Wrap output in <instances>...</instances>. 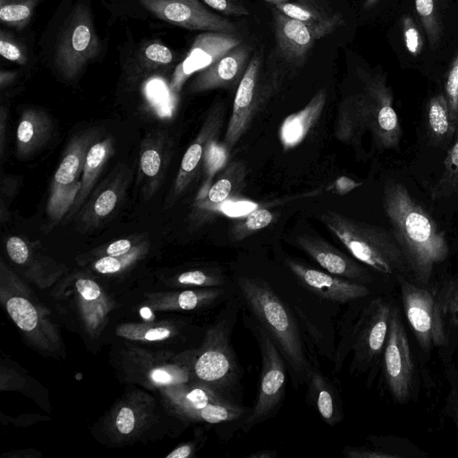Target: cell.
Returning <instances> with one entry per match:
<instances>
[{"mask_svg": "<svg viewBox=\"0 0 458 458\" xmlns=\"http://www.w3.org/2000/svg\"><path fill=\"white\" fill-rule=\"evenodd\" d=\"M256 337L260 347L262 369L256 403L244 421L248 430L267 420L280 404L284 393L285 366L278 347L259 326L255 327Z\"/></svg>", "mask_w": 458, "mask_h": 458, "instance_id": "9c48e42d", "label": "cell"}, {"mask_svg": "<svg viewBox=\"0 0 458 458\" xmlns=\"http://www.w3.org/2000/svg\"><path fill=\"white\" fill-rule=\"evenodd\" d=\"M445 96L447 100L458 137V54L451 64L445 83Z\"/></svg>", "mask_w": 458, "mask_h": 458, "instance_id": "836d02e7", "label": "cell"}, {"mask_svg": "<svg viewBox=\"0 0 458 458\" xmlns=\"http://www.w3.org/2000/svg\"><path fill=\"white\" fill-rule=\"evenodd\" d=\"M6 250L11 259L16 264H23L28 259L29 249L20 237H10L6 242Z\"/></svg>", "mask_w": 458, "mask_h": 458, "instance_id": "ab89813d", "label": "cell"}, {"mask_svg": "<svg viewBox=\"0 0 458 458\" xmlns=\"http://www.w3.org/2000/svg\"><path fill=\"white\" fill-rule=\"evenodd\" d=\"M327 102V90L318 89L300 111L290 114L283 122L279 136L284 149L299 145L320 118Z\"/></svg>", "mask_w": 458, "mask_h": 458, "instance_id": "ffe728a7", "label": "cell"}, {"mask_svg": "<svg viewBox=\"0 0 458 458\" xmlns=\"http://www.w3.org/2000/svg\"><path fill=\"white\" fill-rule=\"evenodd\" d=\"M97 35L89 8L78 3L65 19L54 53V63L66 79L74 78L98 54Z\"/></svg>", "mask_w": 458, "mask_h": 458, "instance_id": "52a82bcc", "label": "cell"}, {"mask_svg": "<svg viewBox=\"0 0 458 458\" xmlns=\"http://www.w3.org/2000/svg\"><path fill=\"white\" fill-rule=\"evenodd\" d=\"M76 288L81 296L88 301L96 300L100 295L99 286L89 279L77 280Z\"/></svg>", "mask_w": 458, "mask_h": 458, "instance_id": "f6af8a7d", "label": "cell"}, {"mask_svg": "<svg viewBox=\"0 0 458 458\" xmlns=\"http://www.w3.org/2000/svg\"><path fill=\"white\" fill-rule=\"evenodd\" d=\"M0 54L4 59L18 64H25L28 61L24 46L4 30L0 31Z\"/></svg>", "mask_w": 458, "mask_h": 458, "instance_id": "e575fe53", "label": "cell"}, {"mask_svg": "<svg viewBox=\"0 0 458 458\" xmlns=\"http://www.w3.org/2000/svg\"><path fill=\"white\" fill-rule=\"evenodd\" d=\"M158 19L191 30L235 33L229 20L209 11L199 0H140Z\"/></svg>", "mask_w": 458, "mask_h": 458, "instance_id": "4fadbf2b", "label": "cell"}, {"mask_svg": "<svg viewBox=\"0 0 458 458\" xmlns=\"http://www.w3.org/2000/svg\"><path fill=\"white\" fill-rule=\"evenodd\" d=\"M455 195H458V137L448 148L444 160L443 171L431 191L433 199Z\"/></svg>", "mask_w": 458, "mask_h": 458, "instance_id": "cb8c5ba5", "label": "cell"}, {"mask_svg": "<svg viewBox=\"0 0 458 458\" xmlns=\"http://www.w3.org/2000/svg\"><path fill=\"white\" fill-rule=\"evenodd\" d=\"M394 300L377 296L360 313L352 337L353 366L360 370L374 367L382 360Z\"/></svg>", "mask_w": 458, "mask_h": 458, "instance_id": "ba28073f", "label": "cell"}, {"mask_svg": "<svg viewBox=\"0 0 458 458\" xmlns=\"http://www.w3.org/2000/svg\"><path fill=\"white\" fill-rule=\"evenodd\" d=\"M403 30L407 50L413 56L419 55L423 48V38L411 17L403 18Z\"/></svg>", "mask_w": 458, "mask_h": 458, "instance_id": "8d00e7d4", "label": "cell"}, {"mask_svg": "<svg viewBox=\"0 0 458 458\" xmlns=\"http://www.w3.org/2000/svg\"><path fill=\"white\" fill-rule=\"evenodd\" d=\"M174 60L173 51L160 41L142 44L131 59V70L138 75L151 74L170 65Z\"/></svg>", "mask_w": 458, "mask_h": 458, "instance_id": "7402d4cb", "label": "cell"}, {"mask_svg": "<svg viewBox=\"0 0 458 458\" xmlns=\"http://www.w3.org/2000/svg\"><path fill=\"white\" fill-rule=\"evenodd\" d=\"M134 422L133 411L128 407L122 408L116 418V427L118 430L122 434H129L134 428Z\"/></svg>", "mask_w": 458, "mask_h": 458, "instance_id": "bcb514c9", "label": "cell"}, {"mask_svg": "<svg viewBox=\"0 0 458 458\" xmlns=\"http://www.w3.org/2000/svg\"><path fill=\"white\" fill-rule=\"evenodd\" d=\"M425 126L430 142L440 148L450 145L456 130L445 94L433 96L427 103Z\"/></svg>", "mask_w": 458, "mask_h": 458, "instance_id": "44dd1931", "label": "cell"}, {"mask_svg": "<svg viewBox=\"0 0 458 458\" xmlns=\"http://www.w3.org/2000/svg\"><path fill=\"white\" fill-rule=\"evenodd\" d=\"M274 8L290 18L308 24L322 22L331 15L312 4L301 2H286L274 5Z\"/></svg>", "mask_w": 458, "mask_h": 458, "instance_id": "f1b7e54d", "label": "cell"}, {"mask_svg": "<svg viewBox=\"0 0 458 458\" xmlns=\"http://www.w3.org/2000/svg\"><path fill=\"white\" fill-rule=\"evenodd\" d=\"M286 265L307 289L326 300L346 303L371 293L369 285L310 267L297 260L287 259Z\"/></svg>", "mask_w": 458, "mask_h": 458, "instance_id": "9a60e30c", "label": "cell"}, {"mask_svg": "<svg viewBox=\"0 0 458 458\" xmlns=\"http://www.w3.org/2000/svg\"><path fill=\"white\" fill-rule=\"evenodd\" d=\"M296 242L325 271L366 285L373 283V277L368 269L325 240L301 235L296 238Z\"/></svg>", "mask_w": 458, "mask_h": 458, "instance_id": "e0dca14e", "label": "cell"}, {"mask_svg": "<svg viewBox=\"0 0 458 458\" xmlns=\"http://www.w3.org/2000/svg\"><path fill=\"white\" fill-rule=\"evenodd\" d=\"M95 268L103 274L115 273L120 270L121 262L116 257L108 255L99 259L95 263Z\"/></svg>", "mask_w": 458, "mask_h": 458, "instance_id": "7dc6e473", "label": "cell"}, {"mask_svg": "<svg viewBox=\"0 0 458 458\" xmlns=\"http://www.w3.org/2000/svg\"><path fill=\"white\" fill-rule=\"evenodd\" d=\"M7 311L13 322L22 330L30 331L38 324V314L33 305L24 298L12 297L6 302Z\"/></svg>", "mask_w": 458, "mask_h": 458, "instance_id": "f546056e", "label": "cell"}, {"mask_svg": "<svg viewBox=\"0 0 458 458\" xmlns=\"http://www.w3.org/2000/svg\"><path fill=\"white\" fill-rule=\"evenodd\" d=\"M310 389L316 408L324 421L335 426L342 419L338 397L327 379L319 372H314L310 378Z\"/></svg>", "mask_w": 458, "mask_h": 458, "instance_id": "603a6c76", "label": "cell"}, {"mask_svg": "<svg viewBox=\"0 0 458 458\" xmlns=\"http://www.w3.org/2000/svg\"><path fill=\"white\" fill-rule=\"evenodd\" d=\"M415 9L431 47H436L442 31L438 0H415Z\"/></svg>", "mask_w": 458, "mask_h": 458, "instance_id": "4316f807", "label": "cell"}, {"mask_svg": "<svg viewBox=\"0 0 458 458\" xmlns=\"http://www.w3.org/2000/svg\"><path fill=\"white\" fill-rule=\"evenodd\" d=\"M445 368L449 386L445 412L453 420L458 434V369L453 362L445 365Z\"/></svg>", "mask_w": 458, "mask_h": 458, "instance_id": "d6a6232c", "label": "cell"}, {"mask_svg": "<svg viewBox=\"0 0 458 458\" xmlns=\"http://www.w3.org/2000/svg\"><path fill=\"white\" fill-rule=\"evenodd\" d=\"M36 132L35 123L30 117L23 118L18 126L17 138L21 146L26 147L34 139Z\"/></svg>", "mask_w": 458, "mask_h": 458, "instance_id": "ee69618b", "label": "cell"}, {"mask_svg": "<svg viewBox=\"0 0 458 458\" xmlns=\"http://www.w3.org/2000/svg\"><path fill=\"white\" fill-rule=\"evenodd\" d=\"M280 76L276 71L264 69L260 55L251 56L240 81L233 104L223 145L231 149L246 132L254 116L279 87Z\"/></svg>", "mask_w": 458, "mask_h": 458, "instance_id": "5b68a950", "label": "cell"}, {"mask_svg": "<svg viewBox=\"0 0 458 458\" xmlns=\"http://www.w3.org/2000/svg\"><path fill=\"white\" fill-rule=\"evenodd\" d=\"M171 332L164 327L152 328L146 332L144 338L148 341L163 340L167 338Z\"/></svg>", "mask_w": 458, "mask_h": 458, "instance_id": "681fc988", "label": "cell"}, {"mask_svg": "<svg viewBox=\"0 0 458 458\" xmlns=\"http://www.w3.org/2000/svg\"><path fill=\"white\" fill-rule=\"evenodd\" d=\"M383 207L391 233L408 263L411 281L430 286L437 267L450 255L445 233L402 183H385Z\"/></svg>", "mask_w": 458, "mask_h": 458, "instance_id": "6da1fadb", "label": "cell"}, {"mask_svg": "<svg viewBox=\"0 0 458 458\" xmlns=\"http://www.w3.org/2000/svg\"><path fill=\"white\" fill-rule=\"evenodd\" d=\"M438 295L458 328V273L434 281Z\"/></svg>", "mask_w": 458, "mask_h": 458, "instance_id": "4dcf8cb0", "label": "cell"}, {"mask_svg": "<svg viewBox=\"0 0 458 458\" xmlns=\"http://www.w3.org/2000/svg\"><path fill=\"white\" fill-rule=\"evenodd\" d=\"M403 313L420 349L426 354L437 351L449 364L458 343V328L432 284L421 286L406 276H397Z\"/></svg>", "mask_w": 458, "mask_h": 458, "instance_id": "7a4b0ae2", "label": "cell"}, {"mask_svg": "<svg viewBox=\"0 0 458 458\" xmlns=\"http://www.w3.org/2000/svg\"><path fill=\"white\" fill-rule=\"evenodd\" d=\"M199 379L225 394L239 377L237 360L230 343L228 320L222 318L210 330L206 347L194 364Z\"/></svg>", "mask_w": 458, "mask_h": 458, "instance_id": "30bf717a", "label": "cell"}, {"mask_svg": "<svg viewBox=\"0 0 458 458\" xmlns=\"http://www.w3.org/2000/svg\"><path fill=\"white\" fill-rule=\"evenodd\" d=\"M38 0H0V20L10 27L22 30L34 13Z\"/></svg>", "mask_w": 458, "mask_h": 458, "instance_id": "d4e9b609", "label": "cell"}, {"mask_svg": "<svg viewBox=\"0 0 458 458\" xmlns=\"http://www.w3.org/2000/svg\"><path fill=\"white\" fill-rule=\"evenodd\" d=\"M238 285L250 311L275 342L293 372L300 377L307 375L308 361L290 310L262 279L241 276Z\"/></svg>", "mask_w": 458, "mask_h": 458, "instance_id": "277c9868", "label": "cell"}, {"mask_svg": "<svg viewBox=\"0 0 458 458\" xmlns=\"http://www.w3.org/2000/svg\"><path fill=\"white\" fill-rule=\"evenodd\" d=\"M276 454L275 452L270 450L259 451L258 453L250 454L247 455L248 458H273Z\"/></svg>", "mask_w": 458, "mask_h": 458, "instance_id": "f5cc1de1", "label": "cell"}, {"mask_svg": "<svg viewBox=\"0 0 458 458\" xmlns=\"http://www.w3.org/2000/svg\"><path fill=\"white\" fill-rule=\"evenodd\" d=\"M320 220L360 263L395 282L400 276L411 280L408 263L391 232L335 211L324 212Z\"/></svg>", "mask_w": 458, "mask_h": 458, "instance_id": "3957f363", "label": "cell"}, {"mask_svg": "<svg viewBox=\"0 0 458 458\" xmlns=\"http://www.w3.org/2000/svg\"><path fill=\"white\" fill-rule=\"evenodd\" d=\"M84 151L81 147L73 148L62 160L55 174V182L69 184L78 180V174L82 168Z\"/></svg>", "mask_w": 458, "mask_h": 458, "instance_id": "1f68e13d", "label": "cell"}, {"mask_svg": "<svg viewBox=\"0 0 458 458\" xmlns=\"http://www.w3.org/2000/svg\"><path fill=\"white\" fill-rule=\"evenodd\" d=\"M210 8L225 15L247 16L249 10L240 0H202Z\"/></svg>", "mask_w": 458, "mask_h": 458, "instance_id": "f35d334b", "label": "cell"}, {"mask_svg": "<svg viewBox=\"0 0 458 458\" xmlns=\"http://www.w3.org/2000/svg\"><path fill=\"white\" fill-rule=\"evenodd\" d=\"M241 43L242 38L235 33L204 31L197 35L186 56L174 69L171 90L179 91L191 75L210 66Z\"/></svg>", "mask_w": 458, "mask_h": 458, "instance_id": "5bb4252c", "label": "cell"}, {"mask_svg": "<svg viewBox=\"0 0 458 458\" xmlns=\"http://www.w3.org/2000/svg\"><path fill=\"white\" fill-rule=\"evenodd\" d=\"M379 0H365L363 7L364 9H369L376 4Z\"/></svg>", "mask_w": 458, "mask_h": 458, "instance_id": "9f6ffc18", "label": "cell"}, {"mask_svg": "<svg viewBox=\"0 0 458 458\" xmlns=\"http://www.w3.org/2000/svg\"><path fill=\"white\" fill-rule=\"evenodd\" d=\"M225 106L216 104L196 140L186 150L181 164L180 184L182 186L193 175L202 158L216 141L225 120Z\"/></svg>", "mask_w": 458, "mask_h": 458, "instance_id": "d6986e66", "label": "cell"}, {"mask_svg": "<svg viewBox=\"0 0 458 458\" xmlns=\"http://www.w3.org/2000/svg\"><path fill=\"white\" fill-rule=\"evenodd\" d=\"M178 282L182 284L196 286H217L225 284V278L218 274L204 272L201 270L188 271L181 274Z\"/></svg>", "mask_w": 458, "mask_h": 458, "instance_id": "d590c367", "label": "cell"}, {"mask_svg": "<svg viewBox=\"0 0 458 458\" xmlns=\"http://www.w3.org/2000/svg\"><path fill=\"white\" fill-rule=\"evenodd\" d=\"M107 155L106 142H98L94 144L86 155L84 163L83 183L89 182L93 174L100 167Z\"/></svg>", "mask_w": 458, "mask_h": 458, "instance_id": "74e56055", "label": "cell"}, {"mask_svg": "<svg viewBox=\"0 0 458 458\" xmlns=\"http://www.w3.org/2000/svg\"><path fill=\"white\" fill-rule=\"evenodd\" d=\"M117 200L116 193L108 189L104 191L97 199L94 204V211L98 216L108 215L115 207Z\"/></svg>", "mask_w": 458, "mask_h": 458, "instance_id": "60d3db41", "label": "cell"}, {"mask_svg": "<svg viewBox=\"0 0 458 458\" xmlns=\"http://www.w3.org/2000/svg\"><path fill=\"white\" fill-rule=\"evenodd\" d=\"M81 188L79 180L69 184L55 183L49 199L47 210L51 218L59 220L68 210Z\"/></svg>", "mask_w": 458, "mask_h": 458, "instance_id": "83f0119b", "label": "cell"}, {"mask_svg": "<svg viewBox=\"0 0 458 458\" xmlns=\"http://www.w3.org/2000/svg\"><path fill=\"white\" fill-rule=\"evenodd\" d=\"M152 380L158 384H170L173 382V376L163 369H156L151 371Z\"/></svg>", "mask_w": 458, "mask_h": 458, "instance_id": "f907efd6", "label": "cell"}, {"mask_svg": "<svg viewBox=\"0 0 458 458\" xmlns=\"http://www.w3.org/2000/svg\"><path fill=\"white\" fill-rule=\"evenodd\" d=\"M273 18L277 47L284 59L294 65L303 63L317 40L328 36L344 23L340 13H332L322 22L308 24L274 8Z\"/></svg>", "mask_w": 458, "mask_h": 458, "instance_id": "8fae6325", "label": "cell"}, {"mask_svg": "<svg viewBox=\"0 0 458 458\" xmlns=\"http://www.w3.org/2000/svg\"><path fill=\"white\" fill-rule=\"evenodd\" d=\"M191 448L190 445H182L174 451H173L171 454H169L166 457L167 458H186L191 454Z\"/></svg>", "mask_w": 458, "mask_h": 458, "instance_id": "816d5d0a", "label": "cell"}, {"mask_svg": "<svg viewBox=\"0 0 458 458\" xmlns=\"http://www.w3.org/2000/svg\"><path fill=\"white\" fill-rule=\"evenodd\" d=\"M248 168L242 160L231 161L209 187L199 204L207 216L224 211L233 203L246 186Z\"/></svg>", "mask_w": 458, "mask_h": 458, "instance_id": "ac0fdd59", "label": "cell"}, {"mask_svg": "<svg viewBox=\"0 0 458 458\" xmlns=\"http://www.w3.org/2000/svg\"><path fill=\"white\" fill-rule=\"evenodd\" d=\"M382 369L386 387L398 403H406L418 392V370L398 304L391 309L389 330L382 355Z\"/></svg>", "mask_w": 458, "mask_h": 458, "instance_id": "8992f818", "label": "cell"}, {"mask_svg": "<svg viewBox=\"0 0 458 458\" xmlns=\"http://www.w3.org/2000/svg\"><path fill=\"white\" fill-rule=\"evenodd\" d=\"M15 73L12 72L1 71L0 73V82L1 85L4 86L5 83H8L14 78Z\"/></svg>", "mask_w": 458, "mask_h": 458, "instance_id": "db71d44e", "label": "cell"}, {"mask_svg": "<svg viewBox=\"0 0 458 458\" xmlns=\"http://www.w3.org/2000/svg\"><path fill=\"white\" fill-rule=\"evenodd\" d=\"M140 165L143 173L148 176H155L160 168L161 158L159 153L154 149L144 151L140 158Z\"/></svg>", "mask_w": 458, "mask_h": 458, "instance_id": "b9f144b4", "label": "cell"}, {"mask_svg": "<svg viewBox=\"0 0 458 458\" xmlns=\"http://www.w3.org/2000/svg\"><path fill=\"white\" fill-rule=\"evenodd\" d=\"M131 247V242L126 239H122L111 243L107 249L106 253L109 256L119 257L130 250Z\"/></svg>", "mask_w": 458, "mask_h": 458, "instance_id": "c3c4849f", "label": "cell"}, {"mask_svg": "<svg viewBox=\"0 0 458 458\" xmlns=\"http://www.w3.org/2000/svg\"><path fill=\"white\" fill-rule=\"evenodd\" d=\"M344 454L349 458H400V456L395 454L387 453L382 450L352 448L349 446L344 449Z\"/></svg>", "mask_w": 458, "mask_h": 458, "instance_id": "7bdbcfd3", "label": "cell"}, {"mask_svg": "<svg viewBox=\"0 0 458 458\" xmlns=\"http://www.w3.org/2000/svg\"><path fill=\"white\" fill-rule=\"evenodd\" d=\"M140 314L144 318H149L151 316V311L148 308H142L140 310Z\"/></svg>", "mask_w": 458, "mask_h": 458, "instance_id": "11a10c76", "label": "cell"}, {"mask_svg": "<svg viewBox=\"0 0 458 458\" xmlns=\"http://www.w3.org/2000/svg\"><path fill=\"white\" fill-rule=\"evenodd\" d=\"M252 48L241 43L210 66L198 72L191 90L201 92L216 89H237L250 60Z\"/></svg>", "mask_w": 458, "mask_h": 458, "instance_id": "2e32d148", "label": "cell"}, {"mask_svg": "<svg viewBox=\"0 0 458 458\" xmlns=\"http://www.w3.org/2000/svg\"><path fill=\"white\" fill-rule=\"evenodd\" d=\"M361 86L369 96L373 121L370 131L374 147L378 150L398 149L403 129L394 107V96L383 74L360 72Z\"/></svg>", "mask_w": 458, "mask_h": 458, "instance_id": "7c38bea8", "label": "cell"}, {"mask_svg": "<svg viewBox=\"0 0 458 458\" xmlns=\"http://www.w3.org/2000/svg\"><path fill=\"white\" fill-rule=\"evenodd\" d=\"M263 1H265L268 4H271L273 5H276V4L286 3V2H291V0H263Z\"/></svg>", "mask_w": 458, "mask_h": 458, "instance_id": "6f0895ef", "label": "cell"}, {"mask_svg": "<svg viewBox=\"0 0 458 458\" xmlns=\"http://www.w3.org/2000/svg\"><path fill=\"white\" fill-rule=\"evenodd\" d=\"M274 219L275 215L270 210L255 209L233 225L230 232L231 239L233 242H241L268 226Z\"/></svg>", "mask_w": 458, "mask_h": 458, "instance_id": "484cf974", "label": "cell"}]
</instances>
